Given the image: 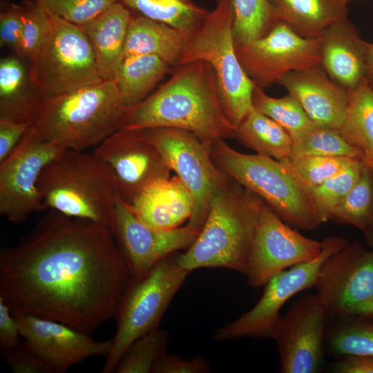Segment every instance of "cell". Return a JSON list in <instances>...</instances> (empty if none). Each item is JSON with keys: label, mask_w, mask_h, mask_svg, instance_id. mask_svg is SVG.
Returning a JSON list of instances; mask_svg holds the SVG:
<instances>
[{"label": "cell", "mask_w": 373, "mask_h": 373, "mask_svg": "<svg viewBox=\"0 0 373 373\" xmlns=\"http://www.w3.org/2000/svg\"><path fill=\"white\" fill-rule=\"evenodd\" d=\"M131 281L108 227L54 210L0 251V297L14 315L88 334L115 317Z\"/></svg>", "instance_id": "obj_1"}, {"label": "cell", "mask_w": 373, "mask_h": 373, "mask_svg": "<svg viewBox=\"0 0 373 373\" xmlns=\"http://www.w3.org/2000/svg\"><path fill=\"white\" fill-rule=\"evenodd\" d=\"M162 127L187 131L211 143L234 138L236 129L224 114L209 64L198 60L175 67L165 83L130 109L122 126Z\"/></svg>", "instance_id": "obj_2"}, {"label": "cell", "mask_w": 373, "mask_h": 373, "mask_svg": "<svg viewBox=\"0 0 373 373\" xmlns=\"http://www.w3.org/2000/svg\"><path fill=\"white\" fill-rule=\"evenodd\" d=\"M130 109L115 80H102L44 99L30 129L64 149L86 151L122 128Z\"/></svg>", "instance_id": "obj_3"}, {"label": "cell", "mask_w": 373, "mask_h": 373, "mask_svg": "<svg viewBox=\"0 0 373 373\" xmlns=\"http://www.w3.org/2000/svg\"><path fill=\"white\" fill-rule=\"evenodd\" d=\"M258 196L229 177L212 197L202 228L193 243L175 256L191 272L224 268L245 274L258 222Z\"/></svg>", "instance_id": "obj_4"}, {"label": "cell", "mask_w": 373, "mask_h": 373, "mask_svg": "<svg viewBox=\"0 0 373 373\" xmlns=\"http://www.w3.org/2000/svg\"><path fill=\"white\" fill-rule=\"evenodd\" d=\"M38 188L46 209L111 228L119 195L111 171L93 152L63 150L43 169Z\"/></svg>", "instance_id": "obj_5"}, {"label": "cell", "mask_w": 373, "mask_h": 373, "mask_svg": "<svg viewBox=\"0 0 373 373\" xmlns=\"http://www.w3.org/2000/svg\"><path fill=\"white\" fill-rule=\"evenodd\" d=\"M211 155L222 172L260 197L289 226L312 231L323 223L309 191L283 161L240 153L224 140L211 143Z\"/></svg>", "instance_id": "obj_6"}, {"label": "cell", "mask_w": 373, "mask_h": 373, "mask_svg": "<svg viewBox=\"0 0 373 373\" xmlns=\"http://www.w3.org/2000/svg\"><path fill=\"white\" fill-rule=\"evenodd\" d=\"M231 0H217L200 28L189 37L178 65L204 61L212 68L224 114L236 128L253 108L255 84L237 57Z\"/></svg>", "instance_id": "obj_7"}, {"label": "cell", "mask_w": 373, "mask_h": 373, "mask_svg": "<svg viewBox=\"0 0 373 373\" xmlns=\"http://www.w3.org/2000/svg\"><path fill=\"white\" fill-rule=\"evenodd\" d=\"M189 273L178 265L175 256L171 254L141 279L131 281L115 317L117 330L111 338L102 373L115 372L132 343L159 328L168 307Z\"/></svg>", "instance_id": "obj_8"}, {"label": "cell", "mask_w": 373, "mask_h": 373, "mask_svg": "<svg viewBox=\"0 0 373 373\" xmlns=\"http://www.w3.org/2000/svg\"><path fill=\"white\" fill-rule=\"evenodd\" d=\"M31 61L30 79L43 99L102 81L85 32L56 16L49 15L46 37Z\"/></svg>", "instance_id": "obj_9"}, {"label": "cell", "mask_w": 373, "mask_h": 373, "mask_svg": "<svg viewBox=\"0 0 373 373\" xmlns=\"http://www.w3.org/2000/svg\"><path fill=\"white\" fill-rule=\"evenodd\" d=\"M142 130L190 192L193 209L188 224L200 231L212 197L229 179L214 164L211 155V143L178 128Z\"/></svg>", "instance_id": "obj_10"}, {"label": "cell", "mask_w": 373, "mask_h": 373, "mask_svg": "<svg viewBox=\"0 0 373 373\" xmlns=\"http://www.w3.org/2000/svg\"><path fill=\"white\" fill-rule=\"evenodd\" d=\"M314 287L328 316L373 318V251L348 242L323 262Z\"/></svg>", "instance_id": "obj_11"}, {"label": "cell", "mask_w": 373, "mask_h": 373, "mask_svg": "<svg viewBox=\"0 0 373 373\" xmlns=\"http://www.w3.org/2000/svg\"><path fill=\"white\" fill-rule=\"evenodd\" d=\"M321 254L315 259L291 267L271 278L264 286L262 296L248 312L217 329V341L245 338H272L280 318V310L292 296L314 287L319 268L330 256L342 249L347 240L342 237L325 238Z\"/></svg>", "instance_id": "obj_12"}, {"label": "cell", "mask_w": 373, "mask_h": 373, "mask_svg": "<svg viewBox=\"0 0 373 373\" xmlns=\"http://www.w3.org/2000/svg\"><path fill=\"white\" fill-rule=\"evenodd\" d=\"M324 247L285 223L260 197L258 222L250 245L245 275L253 288L295 265L316 258Z\"/></svg>", "instance_id": "obj_13"}, {"label": "cell", "mask_w": 373, "mask_h": 373, "mask_svg": "<svg viewBox=\"0 0 373 373\" xmlns=\"http://www.w3.org/2000/svg\"><path fill=\"white\" fill-rule=\"evenodd\" d=\"M64 149L39 138L30 129L0 162V214L19 224L46 208L38 188L45 166Z\"/></svg>", "instance_id": "obj_14"}, {"label": "cell", "mask_w": 373, "mask_h": 373, "mask_svg": "<svg viewBox=\"0 0 373 373\" xmlns=\"http://www.w3.org/2000/svg\"><path fill=\"white\" fill-rule=\"evenodd\" d=\"M235 48L247 75L262 89L289 72L309 68L321 61L318 39L303 37L280 20L265 36Z\"/></svg>", "instance_id": "obj_15"}, {"label": "cell", "mask_w": 373, "mask_h": 373, "mask_svg": "<svg viewBox=\"0 0 373 373\" xmlns=\"http://www.w3.org/2000/svg\"><path fill=\"white\" fill-rule=\"evenodd\" d=\"M110 229L131 281L143 278L164 258L189 248L200 232L188 223L168 230L152 228L142 222L120 196Z\"/></svg>", "instance_id": "obj_16"}, {"label": "cell", "mask_w": 373, "mask_h": 373, "mask_svg": "<svg viewBox=\"0 0 373 373\" xmlns=\"http://www.w3.org/2000/svg\"><path fill=\"white\" fill-rule=\"evenodd\" d=\"M93 152L108 166L120 198L128 204L149 184L171 175L163 156L142 129L121 128Z\"/></svg>", "instance_id": "obj_17"}, {"label": "cell", "mask_w": 373, "mask_h": 373, "mask_svg": "<svg viewBox=\"0 0 373 373\" xmlns=\"http://www.w3.org/2000/svg\"><path fill=\"white\" fill-rule=\"evenodd\" d=\"M328 315L316 294L299 298L282 316L272 339L282 373H314L323 360Z\"/></svg>", "instance_id": "obj_18"}, {"label": "cell", "mask_w": 373, "mask_h": 373, "mask_svg": "<svg viewBox=\"0 0 373 373\" xmlns=\"http://www.w3.org/2000/svg\"><path fill=\"white\" fill-rule=\"evenodd\" d=\"M23 345L52 373H64L93 356H106L111 339L95 341L90 334L64 323L32 316L15 315Z\"/></svg>", "instance_id": "obj_19"}, {"label": "cell", "mask_w": 373, "mask_h": 373, "mask_svg": "<svg viewBox=\"0 0 373 373\" xmlns=\"http://www.w3.org/2000/svg\"><path fill=\"white\" fill-rule=\"evenodd\" d=\"M276 83L298 101L315 124L339 129L344 119L349 90L332 80L320 64L289 72Z\"/></svg>", "instance_id": "obj_20"}, {"label": "cell", "mask_w": 373, "mask_h": 373, "mask_svg": "<svg viewBox=\"0 0 373 373\" xmlns=\"http://www.w3.org/2000/svg\"><path fill=\"white\" fill-rule=\"evenodd\" d=\"M320 65L327 75L347 90L365 77L367 42L348 19L327 28L319 37Z\"/></svg>", "instance_id": "obj_21"}, {"label": "cell", "mask_w": 373, "mask_h": 373, "mask_svg": "<svg viewBox=\"0 0 373 373\" xmlns=\"http://www.w3.org/2000/svg\"><path fill=\"white\" fill-rule=\"evenodd\" d=\"M144 224L157 229L180 227L191 216L192 196L177 176L153 182L128 204Z\"/></svg>", "instance_id": "obj_22"}, {"label": "cell", "mask_w": 373, "mask_h": 373, "mask_svg": "<svg viewBox=\"0 0 373 373\" xmlns=\"http://www.w3.org/2000/svg\"><path fill=\"white\" fill-rule=\"evenodd\" d=\"M132 17L130 10L117 1L80 26L90 41L102 80L114 79L120 67Z\"/></svg>", "instance_id": "obj_23"}, {"label": "cell", "mask_w": 373, "mask_h": 373, "mask_svg": "<svg viewBox=\"0 0 373 373\" xmlns=\"http://www.w3.org/2000/svg\"><path fill=\"white\" fill-rule=\"evenodd\" d=\"M190 35L142 15L133 17L126 32L124 58L133 55H154L171 68L178 65Z\"/></svg>", "instance_id": "obj_24"}, {"label": "cell", "mask_w": 373, "mask_h": 373, "mask_svg": "<svg viewBox=\"0 0 373 373\" xmlns=\"http://www.w3.org/2000/svg\"><path fill=\"white\" fill-rule=\"evenodd\" d=\"M274 16L298 35L318 39L334 23L347 18L345 0H268Z\"/></svg>", "instance_id": "obj_25"}, {"label": "cell", "mask_w": 373, "mask_h": 373, "mask_svg": "<svg viewBox=\"0 0 373 373\" xmlns=\"http://www.w3.org/2000/svg\"><path fill=\"white\" fill-rule=\"evenodd\" d=\"M43 100L18 58L1 59L0 118L33 123Z\"/></svg>", "instance_id": "obj_26"}, {"label": "cell", "mask_w": 373, "mask_h": 373, "mask_svg": "<svg viewBox=\"0 0 373 373\" xmlns=\"http://www.w3.org/2000/svg\"><path fill=\"white\" fill-rule=\"evenodd\" d=\"M171 68L154 55L124 57L114 78L124 105L131 108L141 103Z\"/></svg>", "instance_id": "obj_27"}, {"label": "cell", "mask_w": 373, "mask_h": 373, "mask_svg": "<svg viewBox=\"0 0 373 373\" xmlns=\"http://www.w3.org/2000/svg\"><path fill=\"white\" fill-rule=\"evenodd\" d=\"M234 138L257 154L278 161L289 158L293 145L280 124L254 108L236 127Z\"/></svg>", "instance_id": "obj_28"}, {"label": "cell", "mask_w": 373, "mask_h": 373, "mask_svg": "<svg viewBox=\"0 0 373 373\" xmlns=\"http://www.w3.org/2000/svg\"><path fill=\"white\" fill-rule=\"evenodd\" d=\"M338 130L361 153L363 161L373 157V88L365 77L349 90L344 119Z\"/></svg>", "instance_id": "obj_29"}, {"label": "cell", "mask_w": 373, "mask_h": 373, "mask_svg": "<svg viewBox=\"0 0 373 373\" xmlns=\"http://www.w3.org/2000/svg\"><path fill=\"white\" fill-rule=\"evenodd\" d=\"M129 10L189 35L202 25L209 11L192 0H119Z\"/></svg>", "instance_id": "obj_30"}, {"label": "cell", "mask_w": 373, "mask_h": 373, "mask_svg": "<svg viewBox=\"0 0 373 373\" xmlns=\"http://www.w3.org/2000/svg\"><path fill=\"white\" fill-rule=\"evenodd\" d=\"M252 103L254 108L280 124L295 141L317 125L306 114L298 101L290 94L274 98L268 96L255 85Z\"/></svg>", "instance_id": "obj_31"}, {"label": "cell", "mask_w": 373, "mask_h": 373, "mask_svg": "<svg viewBox=\"0 0 373 373\" xmlns=\"http://www.w3.org/2000/svg\"><path fill=\"white\" fill-rule=\"evenodd\" d=\"M329 220L356 227L363 233L373 227V178L365 165L357 182L333 209Z\"/></svg>", "instance_id": "obj_32"}, {"label": "cell", "mask_w": 373, "mask_h": 373, "mask_svg": "<svg viewBox=\"0 0 373 373\" xmlns=\"http://www.w3.org/2000/svg\"><path fill=\"white\" fill-rule=\"evenodd\" d=\"M338 320L325 332L329 350L338 356L373 357V318L352 317Z\"/></svg>", "instance_id": "obj_33"}, {"label": "cell", "mask_w": 373, "mask_h": 373, "mask_svg": "<svg viewBox=\"0 0 373 373\" xmlns=\"http://www.w3.org/2000/svg\"><path fill=\"white\" fill-rule=\"evenodd\" d=\"M231 1L235 46L247 44L265 36L278 20L268 0Z\"/></svg>", "instance_id": "obj_34"}, {"label": "cell", "mask_w": 373, "mask_h": 373, "mask_svg": "<svg viewBox=\"0 0 373 373\" xmlns=\"http://www.w3.org/2000/svg\"><path fill=\"white\" fill-rule=\"evenodd\" d=\"M169 335L166 330L153 329L136 339L119 361L116 373H152L159 360L167 353Z\"/></svg>", "instance_id": "obj_35"}, {"label": "cell", "mask_w": 373, "mask_h": 373, "mask_svg": "<svg viewBox=\"0 0 373 373\" xmlns=\"http://www.w3.org/2000/svg\"><path fill=\"white\" fill-rule=\"evenodd\" d=\"M305 155L362 157L361 153L342 136L339 130L318 126L293 142L289 159Z\"/></svg>", "instance_id": "obj_36"}, {"label": "cell", "mask_w": 373, "mask_h": 373, "mask_svg": "<svg viewBox=\"0 0 373 373\" xmlns=\"http://www.w3.org/2000/svg\"><path fill=\"white\" fill-rule=\"evenodd\" d=\"M364 167L363 160L356 159L320 185L308 189L323 223L329 220L333 209L357 182Z\"/></svg>", "instance_id": "obj_37"}, {"label": "cell", "mask_w": 373, "mask_h": 373, "mask_svg": "<svg viewBox=\"0 0 373 373\" xmlns=\"http://www.w3.org/2000/svg\"><path fill=\"white\" fill-rule=\"evenodd\" d=\"M360 158L305 155L285 159V163L294 175L308 190L316 187L337 174L354 160Z\"/></svg>", "instance_id": "obj_38"}, {"label": "cell", "mask_w": 373, "mask_h": 373, "mask_svg": "<svg viewBox=\"0 0 373 373\" xmlns=\"http://www.w3.org/2000/svg\"><path fill=\"white\" fill-rule=\"evenodd\" d=\"M49 15L82 26L119 0H35Z\"/></svg>", "instance_id": "obj_39"}, {"label": "cell", "mask_w": 373, "mask_h": 373, "mask_svg": "<svg viewBox=\"0 0 373 373\" xmlns=\"http://www.w3.org/2000/svg\"><path fill=\"white\" fill-rule=\"evenodd\" d=\"M21 4L23 7V27L17 52L32 60L46 37L49 15L35 0H26Z\"/></svg>", "instance_id": "obj_40"}, {"label": "cell", "mask_w": 373, "mask_h": 373, "mask_svg": "<svg viewBox=\"0 0 373 373\" xmlns=\"http://www.w3.org/2000/svg\"><path fill=\"white\" fill-rule=\"evenodd\" d=\"M23 27L21 4L10 3L0 14V44L18 50Z\"/></svg>", "instance_id": "obj_41"}, {"label": "cell", "mask_w": 373, "mask_h": 373, "mask_svg": "<svg viewBox=\"0 0 373 373\" xmlns=\"http://www.w3.org/2000/svg\"><path fill=\"white\" fill-rule=\"evenodd\" d=\"M1 356L14 373H52L48 365L23 343L12 350L1 352Z\"/></svg>", "instance_id": "obj_42"}, {"label": "cell", "mask_w": 373, "mask_h": 373, "mask_svg": "<svg viewBox=\"0 0 373 373\" xmlns=\"http://www.w3.org/2000/svg\"><path fill=\"white\" fill-rule=\"evenodd\" d=\"M211 370L209 361L202 356L187 359L166 353L156 363L152 373H207Z\"/></svg>", "instance_id": "obj_43"}, {"label": "cell", "mask_w": 373, "mask_h": 373, "mask_svg": "<svg viewBox=\"0 0 373 373\" xmlns=\"http://www.w3.org/2000/svg\"><path fill=\"white\" fill-rule=\"evenodd\" d=\"M32 123L0 118V162L19 144Z\"/></svg>", "instance_id": "obj_44"}, {"label": "cell", "mask_w": 373, "mask_h": 373, "mask_svg": "<svg viewBox=\"0 0 373 373\" xmlns=\"http://www.w3.org/2000/svg\"><path fill=\"white\" fill-rule=\"evenodd\" d=\"M21 334L17 321L9 307L0 297V348L8 351L20 346Z\"/></svg>", "instance_id": "obj_45"}, {"label": "cell", "mask_w": 373, "mask_h": 373, "mask_svg": "<svg viewBox=\"0 0 373 373\" xmlns=\"http://www.w3.org/2000/svg\"><path fill=\"white\" fill-rule=\"evenodd\" d=\"M333 370L337 373H373V357L342 355L334 363Z\"/></svg>", "instance_id": "obj_46"}, {"label": "cell", "mask_w": 373, "mask_h": 373, "mask_svg": "<svg viewBox=\"0 0 373 373\" xmlns=\"http://www.w3.org/2000/svg\"><path fill=\"white\" fill-rule=\"evenodd\" d=\"M365 78L373 88V44L367 42Z\"/></svg>", "instance_id": "obj_47"}, {"label": "cell", "mask_w": 373, "mask_h": 373, "mask_svg": "<svg viewBox=\"0 0 373 373\" xmlns=\"http://www.w3.org/2000/svg\"><path fill=\"white\" fill-rule=\"evenodd\" d=\"M367 242L368 245L370 247L371 250L373 251V227L365 232V233Z\"/></svg>", "instance_id": "obj_48"}, {"label": "cell", "mask_w": 373, "mask_h": 373, "mask_svg": "<svg viewBox=\"0 0 373 373\" xmlns=\"http://www.w3.org/2000/svg\"><path fill=\"white\" fill-rule=\"evenodd\" d=\"M365 165L369 169L373 178V157L363 161Z\"/></svg>", "instance_id": "obj_49"}, {"label": "cell", "mask_w": 373, "mask_h": 373, "mask_svg": "<svg viewBox=\"0 0 373 373\" xmlns=\"http://www.w3.org/2000/svg\"><path fill=\"white\" fill-rule=\"evenodd\" d=\"M345 1L348 3L349 2H350L352 0H345Z\"/></svg>", "instance_id": "obj_50"}]
</instances>
